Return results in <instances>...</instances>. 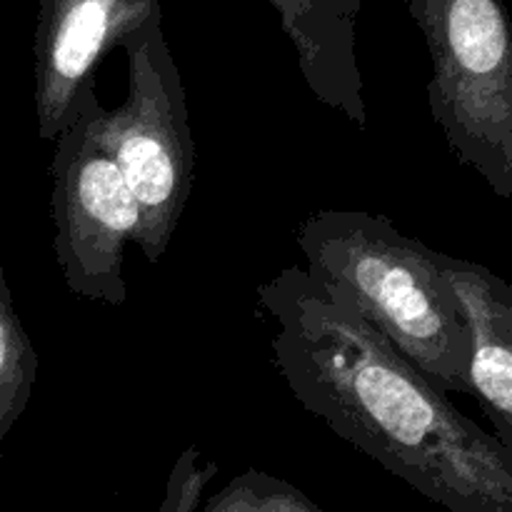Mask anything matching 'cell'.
I'll return each instance as SVG.
<instances>
[{
	"mask_svg": "<svg viewBox=\"0 0 512 512\" xmlns=\"http://www.w3.org/2000/svg\"><path fill=\"white\" fill-rule=\"evenodd\" d=\"M428 45V103L460 163L512 200V20L503 0H408Z\"/></svg>",
	"mask_w": 512,
	"mask_h": 512,
	"instance_id": "cell-3",
	"label": "cell"
},
{
	"mask_svg": "<svg viewBox=\"0 0 512 512\" xmlns=\"http://www.w3.org/2000/svg\"><path fill=\"white\" fill-rule=\"evenodd\" d=\"M158 13L160 0H40L33 35L40 138L55 143L95 93V70L105 55Z\"/></svg>",
	"mask_w": 512,
	"mask_h": 512,
	"instance_id": "cell-6",
	"label": "cell"
},
{
	"mask_svg": "<svg viewBox=\"0 0 512 512\" xmlns=\"http://www.w3.org/2000/svg\"><path fill=\"white\" fill-rule=\"evenodd\" d=\"M98 93H90L78 118L55 138L50 160L53 250L75 298L123 305L125 245L143 238V208L123 168L93 128Z\"/></svg>",
	"mask_w": 512,
	"mask_h": 512,
	"instance_id": "cell-5",
	"label": "cell"
},
{
	"mask_svg": "<svg viewBox=\"0 0 512 512\" xmlns=\"http://www.w3.org/2000/svg\"><path fill=\"white\" fill-rule=\"evenodd\" d=\"M293 43L305 85L325 108L368 125L358 60L360 0H265Z\"/></svg>",
	"mask_w": 512,
	"mask_h": 512,
	"instance_id": "cell-7",
	"label": "cell"
},
{
	"mask_svg": "<svg viewBox=\"0 0 512 512\" xmlns=\"http://www.w3.org/2000/svg\"><path fill=\"white\" fill-rule=\"evenodd\" d=\"M120 48L128 58V95L115 110H105L98 100L93 128L140 200V253L148 263H160L193 193L188 98L165 40L163 13L130 30Z\"/></svg>",
	"mask_w": 512,
	"mask_h": 512,
	"instance_id": "cell-4",
	"label": "cell"
},
{
	"mask_svg": "<svg viewBox=\"0 0 512 512\" xmlns=\"http://www.w3.org/2000/svg\"><path fill=\"white\" fill-rule=\"evenodd\" d=\"M305 268L345 290L445 393L470 395V325L443 253L365 210H318L300 223Z\"/></svg>",
	"mask_w": 512,
	"mask_h": 512,
	"instance_id": "cell-2",
	"label": "cell"
},
{
	"mask_svg": "<svg viewBox=\"0 0 512 512\" xmlns=\"http://www.w3.org/2000/svg\"><path fill=\"white\" fill-rule=\"evenodd\" d=\"M38 365V353L15 310L5 270L0 268V443L28 408Z\"/></svg>",
	"mask_w": 512,
	"mask_h": 512,
	"instance_id": "cell-9",
	"label": "cell"
},
{
	"mask_svg": "<svg viewBox=\"0 0 512 512\" xmlns=\"http://www.w3.org/2000/svg\"><path fill=\"white\" fill-rule=\"evenodd\" d=\"M205 512H320L303 490L258 470L235 475L220 493L203 503Z\"/></svg>",
	"mask_w": 512,
	"mask_h": 512,
	"instance_id": "cell-10",
	"label": "cell"
},
{
	"mask_svg": "<svg viewBox=\"0 0 512 512\" xmlns=\"http://www.w3.org/2000/svg\"><path fill=\"white\" fill-rule=\"evenodd\" d=\"M258 300L275 368L308 413L443 508L512 512V450L460 413L345 290L283 268Z\"/></svg>",
	"mask_w": 512,
	"mask_h": 512,
	"instance_id": "cell-1",
	"label": "cell"
},
{
	"mask_svg": "<svg viewBox=\"0 0 512 512\" xmlns=\"http://www.w3.org/2000/svg\"><path fill=\"white\" fill-rule=\"evenodd\" d=\"M445 273L470 325V395L512 450V285L485 265L443 253Z\"/></svg>",
	"mask_w": 512,
	"mask_h": 512,
	"instance_id": "cell-8",
	"label": "cell"
},
{
	"mask_svg": "<svg viewBox=\"0 0 512 512\" xmlns=\"http://www.w3.org/2000/svg\"><path fill=\"white\" fill-rule=\"evenodd\" d=\"M218 475V465L205 458L198 445H188L170 470L165 498L160 503L163 512H195L203 510L205 490Z\"/></svg>",
	"mask_w": 512,
	"mask_h": 512,
	"instance_id": "cell-11",
	"label": "cell"
}]
</instances>
